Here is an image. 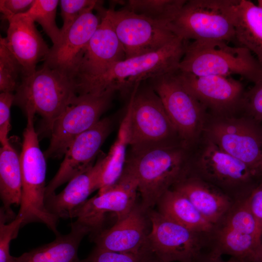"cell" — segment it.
<instances>
[{
	"instance_id": "1",
	"label": "cell",
	"mask_w": 262,
	"mask_h": 262,
	"mask_svg": "<svg viewBox=\"0 0 262 262\" xmlns=\"http://www.w3.org/2000/svg\"><path fill=\"white\" fill-rule=\"evenodd\" d=\"M188 42L177 37L156 51L118 61L103 74L77 82V94H131L143 81L177 70Z\"/></svg>"
},
{
	"instance_id": "2",
	"label": "cell",
	"mask_w": 262,
	"mask_h": 262,
	"mask_svg": "<svg viewBox=\"0 0 262 262\" xmlns=\"http://www.w3.org/2000/svg\"><path fill=\"white\" fill-rule=\"evenodd\" d=\"M189 160L190 149L181 145L129 149L124 170L136 180L145 210L153 209L160 197L187 175Z\"/></svg>"
},
{
	"instance_id": "3",
	"label": "cell",
	"mask_w": 262,
	"mask_h": 262,
	"mask_svg": "<svg viewBox=\"0 0 262 262\" xmlns=\"http://www.w3.org/2000/svg\"><path fill=\"white\" fill-rule=\"evenodd\" d=\"M190 150L188 173L215 186L234 202L244 199L262 181V171L218 147L203 135Z\"/></svg>"
},
{
	"instance_id": "4",
	"label": "cell",
	"mask_w": 262,
	"mask_h": 262,
	"mask_svg": "<svg viewBox=\"0 0 262 262\" xmlns=\"http://www.w3.org/2000/svg\"><path fill=\"white\" fill-rule=\"evenodd\" d=\"M178 69L197 76L238 75L254 83L262 78V67L247 49L221 41L188 42Z\"/></svg>"
},
{
	"instance_id": "5",
	"label": "cell",
	"mask_w": 262,
	"mask_h": 262,
	"mask_svg": "<svg viewBox=\"0 0 262 262\" xmlns=\"http://www.w3.org/2000/svg\"><path fill=\"white\" fill-rule=\"evenodd\" d=\"M22 149L19 155L22 174V197L17 216L23 220L22 226L32 222L45 224L55 235L58 218L47 209L45 203V156L39 144L32 112H27Z\"/></svg>"
},
{
	"instance_id": "6",
	"label": "cell",
	"mask_w": 262,
	"mask_h": 262,
	"mask_svg": "<svg viewBox=\"0 0 262 262\" xmlns=\"http://www.w3.org/2000/svg\"><path fill=\"white\" fill-rule=\"evenodd\" d=\"M238 0H186L168 23L177 36L188 41H235Z\"/></svg>"
},
{
	"instance_id": "7",
	"label": "cell",
	"mask_w": 262,
	"mask_h": 262,
	"mask_svg": "<svg viewBox=\"0 0 262 262\" xmlns=\"http://www.w3.org/2000/svg\"><path fill=\"white\" fill-rule=\"evenodd\" d=\"M14 103L25 113L42 116L50 131L54 122L78 96L74 79L45 65L21 78Z\"/></svg>"
},
{
	"instance_id": "8",
	"label": "cell",
	"mask_w": 262,
	"mask_h": 262,
	"mask_svg": "<svg viewBox=\"0 0 262 262\" xmlns=\"http://www.w3.org/2000/svg\"><path fill=\"white\" fill-rule=\"evenodd\" d=\"M129 105L130 149L183 146L160 98L150 85L137 86Z\"/></svg>"
},
{
	"instance_id": "9",
	"label": "cell",
	"mask_w": 262,
	"mask_h": 262,
	"mask_svg": "<svg viewBox=\"0 0 262 262\" xmlns=\"http://www.w3.org/2000/svg\"><path fill=\"white\" fill-rule=\"evenodd\" d=\"M175 71L149 80L182 145L191 149L203 135L208 113L181 83Z\"/></svg>"
},
{
	"instance_id": "10",
	"label": "cell",
	"mask_w": 262,
	"mask_h": 262,
	"mask_svg": "<svg viewBox=\"0 0 262 262\" xmlns=\"http://www.w3.org/2000/svg\"><path fill=\"white\" fill-rule=\"evenodd\" d=\"M203 135L228 154L261 169L262 123L241 113L223 115L208 114Z\"/></svg>"
},
{
	"instance_id": "11",
	"label": "cell",
	"mask_w": 262,
	"mask_h": 262,
	"mask_svg": "<svg viewBox=\"0 0 262 262\" xmlns=\"http://www.w3.org/2000/svg\"><path fill=\"white\" fill-rule=\"evenodd\" d=\"M147 214L151 229L147 247L158 258L167 262H195L209 252L211 232L190 229L153 209L148 210Z\"/></svg>"
},
{
	"instance_id": "12",
	"label": "cell",
	"mask_w": 262,
	"mask_h": 262,
	"mask_svg": "<svg viewBox=\"0 0 262 262\" xmlns=\"http://www.w3.org/2000/svg\"><path fill=\"white\" fill-rule=\"evenodd\" d=\"M114 93L78 95L54 122L50 130L51 139L45 157L63 156L76 137L100 120Z\"/></svg>"
},
{
	"instance_id": "13",
	"label": "cell",
	"mask_w": 262,
	"mask_h": 262,
	"mask_svg": "<svg viewBox=\"0 0 262 262\" xmlns=\"http://www.w3.org/2000/svg\"><path fill=\"white\" fill-rule=\"evenodd\" d=\"M106 14L123 47L125 59L153 52L177 36L164 24L123 7Z\"/></svg>"
},
{
	"instance_id": "14",
	"label": "cell",
	"mask_w": 262,
	"mask_h": 262,
	"mask_svg": "<svg viewBox=\"0 0 262 262\" xmlns=\"http://www.w3.org/2000/svg\"><path fill=\"white\" fill-rule=\"evenodd\" d=\"M136 180L124 171L113 186L87 199L73 211L71 218L88 227L93 235L102 229L107 213H115L117 220L126 215L136 204Z\"/></svg>"
},
{
	"instance_id": "15",
	"label": "cell",
	"mask_w": 262,
	"mask_h": 262,
	"mask_svg": "<svg viewBox=\"0 0 262 262\" xmlns=\"http://www.w3.org/2000/svg\"><path fill=\"white\" fill-rule=\"evenodd\" d=\"M175 74L209 114L229 115L241 111L246 91L240 81L230 77L197 76L179 69Z\"/></svg>"
},
{
	"instance_id": "16",
	"label": "cell",
	"mask_w": 262,
	"mask_h": 262,
	"mask_svg": "<svg viewBox=\"0 0 262 262\" xmlns=\"http://www.w3.org/2000/svg\"><path fill=\"white\" fill-rule=\"evenodd\" d=\"M112 124L109 117L100 119L73 140L64 154L58 171L46 186L45 197L94 164L101 146L111 131Z\"/></svg>"
},
{
	"instance_id": "17",
	"label": "cell",
	"mask_w": 262,
	"mask_h": 262,
	"mask_svg": "<svg viewBox=\"0 0 262 262\" xmlns=\"http://www.w3.org/2000/svg\"><path fill=\"white\" fill-rule=\"evenodd\" d=\"M147 211L137 202L123 218L109 229L92 235L96 246L116 252L144 254L148 251L147 238L150 231Z\"/></svg>"
},
{
	"instance_id": "18",
	"label": "cell",
	"mask_w": 262,
	"mask_h": 262,
	"mask_svg": "<svg viewBox=\"0 0 262 262\" xmlns=\"http://www.w3.org/2000/svg\"><path fill=\"white\" fill-rule=\"evenodd\" d=\"M93 10H89L81 15L61 41L52 45L44 65L74 79L84 49L98 27L104 13L97 15Z\"/></svg>"
},
{
	"instance_id": "19",
	"label": "cell",
	"mask_w": 262,
	"mask_h": 262,
	"mask_svg": "<svg viewBox=\"0 0 262 262\" xmlns=\"http://www.w3.org/2000/svg\"><path fill=\"white\" fill-rule=\"evenodd\" d=\"M105 11L84 49L74 75L75 82L99 76L114 63L125 59L123 47Z\"/></svg>"
},
{
	"instance_id": "20",
	"label": "cell",
	"mask_w": 262,
	"mask_h": 262,
	"mask_svg": "<svg viewBox=\"0 0 262 262\" xmlns=\"http://www.w3.org/2000/svg\"><path fill=\"white\" fill-rule=\"evenodd\" d=\"M7 21L6 37L0 39L19 63L21 78L29 76L36 71L37 64L45 59L50 49L31 19L21 14Z\"/></svg>"
},
{
	"instance_id": "21",
	"label": "cell",
	"mask_w": 262,
	"mask_h": 262,
	"mask_svg": "<svg viewBox=\"0 0 262 262\" xmlns=\"http://www.w3.org/2000/svg\"><path fill=\"white\" fill-rule=\"evenodd\" d=\"M105 155L101 154L93 165L70 180L60 193L46 197L47 210L58 219L71 218L74 210L99 190Z\"/></svg>"
},
{
	"instance_id": "22",
	"label": "cell",
	"mask_w": 262,
	"mask_h": 262,
	"mask_svg": "<svg viewBox=\"0 0 262 262\" xmlns=\"http://www.w3.org/2000/svg\"><path fill=\"white\" fill-rule=\"evenodd\" d=\"M208 254L228 255L240 262H262V240L247 231L220 222L211 234Z\"/></svg>"
},
{
	"instance_id": "23",
	"label": "cell",
	"mask_w": 262,
	"mask_h": 262,
	"mask_svg": "<svg viewBox=\"0 0 262 262\" xmlns=\"http://www.w3.org/2000/svg\"><path fill=\"white\" fill-rule=\"evenodd\" d=\"M171 188L185 196L213 226L222 221L235 202L215 186L189 173Z\"/></svg>"
},
{
	"instance_id": "24",
	"label": "cell",
	"mask_w": 262,
	"mask_h": 262,
	"mask_svg": "<svg viewBox=\"0 0 262 262\" xmlns=\"http://www.w3.org/2000/svg\"><path fill=\"white\" fill-rule=\"evenodd\" d=\"M67 234L56 235L52 242L15 257L14 262H84L78 256L80 243L90 229L76 220Z\"/></svg>"
},
{
	"instance_id": "25",
	"label": "cell",
	"mask_w": 262,
	"mask_h": 262,
	"mask_svg": "<svg viewBox=\"0 0 262 262\" xmlns=\"http://www.w3.org/2000/svg\"><path fill=\"white\" fill-rule=\"evenodd\" d=\"M235 41L255 55L262 67V7L249 0H238Z\"/></svg>"
},
{
	"instance_id": "26",
	"label": "cell",
	"mask_w": 262,
	"mask_h": 262,
	"mask_svg": "<svg viewBox=\"0 0 262 262\" xmlns=\"http://www.w3.org/2000/svg\"><path fill=\"white\" fill-rule=\"evenodd\" d=\"M0 195L5 213L14 219L11 207L21 203L22 174L19 155L9 141L0 148Z\"/></svg>"
},
{
	"instance_id": "27",
	"label": "cell",
	"mask_w": 262,
	"mask_h": 262,
	"mask_svg": "<svg viewBox=\"0 0 262 262\" xmlns=\"http://www.w3.org/2000/svg\"><path fill=\"white\" fill-rule=\"evenodd\" d=\"M157 211L166 217L193 230L211 232L214 226L206 220L189 199L170 188L159 199Z\"/></svg>"
},
{
	"instance_id": "28",
	"label": "cell",
	"mask_w": 262,
	"mask_h": 262,
	"mask_svg": "<svg viewBox=\"0 0 262 262\" xmlns=\"http://www.w3.org/2000/svg\"><path fill=\"white\" fill-rule=\"evenodd\" d=\"M130 107L128 105L127 112L121 122L116 138L107 155L101 174L99 192H103L115 185L120 179L125 166L129 147V118Z\"/></svg>"
},
{
	"instance_id": "29",
	"label": "cell",
	"mask_w": 262,
	"mask_h": 262,
	"mask_svg": "<svg viewBox=\"0 0 262 262\" xmlns=\"http://www.w3.org/2000/svg\"><path fill=\"white\" fill-rule=\"evenodd\" d=\"M186 0H129L123 8L168 26Z\"/></svg>"
},
{
	"instance_id": "30",
	"label": "cell",
	"mask_w": 262,
	"mask_h": 262,
	"mask_svg": "<svg viewBox=\"0 0 262 262\" xmlns=\"http://www.w3.org/2000/svg\"><path fill=\"white\" fill-rule=\"evenodd\" d=\"M57 0H34L30 9L22 14L33 21L38 22L50 38L53 45L62 39L61 31L56 23Z\"/></svg>"
},
{
	"instance_id": "31",
	"label": "cell",
	"mask_w": 262,
	"mask_h": 262,
	"mask_svg": "<svg viewBox=\"0 0 262 262\" xmlns=\"http://www.w3.org/2000/svg\"><path fill=\"white\" fill-rule=\"evenodd\" d=\"M19 74L21 75L19 63L0 39V93L16 91L19 83L18 82Z\"/></svg>"
},
{
	"instance_id": "32",
	"label": "cell",
	"mask_w": 262,
	"mask_h": 262,
	"mask_svg": "<svg viewBox=\"0 0 262 262\" xmlns=\"http://www.w3.org/2000/svg\"><path fill=\"white\" fill-rule=\"evenodd\" d=\"M63 24L61 29L62 38L77 18L90 9H102V1L96 0H61L59 1Z\"/></svg>"
},
{
	"instance_id": "33",
	"label": "cell",
	"mask_w": 262,
	"mask_h": 262,
	"mask_svg": "<svg viewBox=\"0 0 262 262\" xmlns=\"http://www.w3.org/2000/svg\"><path fill=\"white\" fill-rule=\"evenodd\" d=\"M23 220L16 216L11 220L0 209V262H14L15 257L10 253L11 241L16 238L19 229L22 226Z\"/></svg>"
},
{
	"instance_id": "34",
	"label": "cell",
	"mask_w": 262,
	"mask_h": 262,
	"mask_svg": "<svg viewBox=\"0 0 262 262\" xmlns=\"http://www.w3.org/2000/svg\"><path fill=\"white\" fill-rule=\"evenodd\" d=\"M241 113L262 123V78L246 91Z\"/></svg>"
},
{
	"instance_id": "35",
	"label": "cell",
	"mask_w": 262,
	"mask_h": 262,
	"mask_svg": "<svg viewBox=\"0 0 262 262\" xmlns=\"http://www.w3.org/2000/svg\"><path fill=\"white\" fill-rule=\"evenodd\" d=\"M145 254L119 253L96 246L84 260V262H142Z\"/></svg>"
},
{
	"instance_id": "36",
	"label": "cell",
	"mask_w": 262,
	"mask_h": 262,
	"mask_svg": "<svg viewBox=\"0 0 262 262\" xmlns=\"http://www.w3.org/2000/svg\"><path fill=\"white\" fill-rule=\"evenodd\" d=\"M13 93L1 92L0 94V142L3 145L9 141L8 135L10 131V109L14 103Z\"/></svg>"
},
{
	"instance_id": "37",
	"label": "cell",
	"mask_w": 262,
	"mask_h": 262,
	"mask_svg": "<svg viewBox=\"0 0 262 262\" xmlns=\"http://www.w3.org/2000/svg\"><path fill=\"white\" fill-rule=\"evenodd\" d=\"M249 209L256 222L258 232L262 237V181L247 197Z\"/></svg>"
},
{
	"instance_id": "38",
	"label": "cell",
	"mask_w": 262,
	"mask_h": 262,
	"mask_svg": "<svg viewBox=\"0 0 262 262\" xmlns=\"http://www.w3.org/2000/svg\"><path fill=\"white\" fill-rule=\"evenodd\" d=\"M34 1V0H0V11L3 17L7 20L27 12Z\"/></svg>"
},
{
	"instance_id": "39",
	"label": "cell",
	"mask_w": 262,
	"mask_h": 262,
	"mask_svg": "<svg viewBox=\"0 0 262 262\" xmlns=\"http://www.w3.org/2000/svg\"><path fill=\"white\" fill-rule=\"evenodd\" d=\"M195 262H240L233 259L230 258L229 260L224 261L222 257H216L210 255L208 253H204L200 256Z\"/></svg>"
},
{
	"instance_id": "40",
	"label": "cell",
	"mask_w": 262,
	"mask_h": 262,
	"mask_svg": "<svg viewBox=\"0 0 262 262\" xmlns=\"http://www.w3.org/2000/svg\"><path fill=\"white\" fill-rule=\"evenodd\" d=\"M142 262H167L162 260L150 251L147 252L144 255Z\"/></svg>"
},
{
	"instance_id": "41",
	"label": "cell",
	"mask_w": 262,
	"mask_h": 262,
	"mask_svg": "<svg viewBox=\"0 0 262 262\" xmlns=\"http://www.w3.org/2000/svg\"><path fill=\"white\" fill-rule=\"evenodd\" d=\"M258 5L262 7V0H258Z\"/></svg>"
},
{
	"instance_id": "42",
	"label": "cell",
	"mask_w": 262,
	"mask_h": 262,
	"mask_svg": "<svg viewBox=\"0 0 262 262\" xmlns=\"http://www.w3.org/2000/svg\"><path fill=\"white\" fill-rule=\"evenodd\" d=\"M260 168H261V170L262 171V161L261 163Z\"/></svg>"
},
{
	"instance_id": "43",
	"label": "cell",
	"mask_w": 262,
	"mask_h": 262,
	"mask_svg": "<svg viewBox=\"0 0 262 262\" xmlns=\"http://www.w3.org/2000/svg\"></svg>"
}]
</instances>
